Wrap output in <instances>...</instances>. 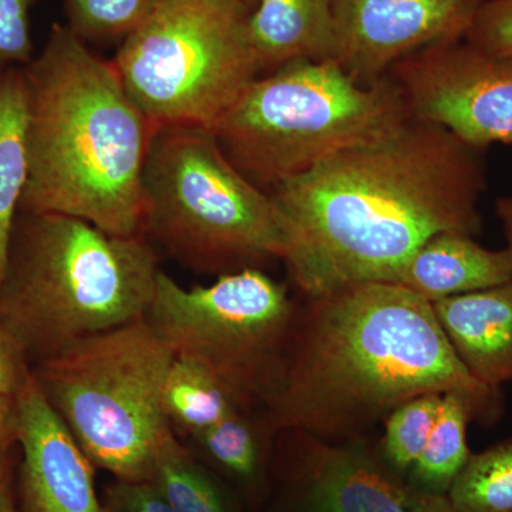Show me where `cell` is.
Returning <instances> with one entry per match:
<instances>
[{"mask_svg": "<svg viewBox=\"0 0 512 512\" xmlns=\"http://www.w3.org/2000/svg\"><path fill=\"white\" fill-rule=\"evenodd\" d=\"M29 174L19 212L143 237V173L156 126L113 62L55 23L25 67Z\"/></svg>", "mask_w": 512, "mask_h": 512, "instance_id": "3", "label": "cell"}, {"mask_svg": "<svg viewBox=\"0 0 512 512\" xmlns=\"http://www.w3.org/2000/svg\"><path fill=\"white\" fill-rule=\"evenodd\" d=\"M296 316L288 286L248 268L191 289L161 271L144 319L174 357L210 370L256 409L281 383Z\"/></svg>", "mask_w": 512, "mask_h": 512, "instance_id": "9", "label": "cell"}, {"mask_svg": "<svg viewBox=\"0 0 512 512\" xmlns=\"http://www.w3.org/2000/svg\"><path fill=\"white\" fill-rule=\"evenodd\" d=\"M104 512H175L150 481H119L107 485Z\"/></svg>", "mask_w": 512, "mask_h": 512, "instance_id": "27", "label": "cell"}, {"mask_svg": "<svg viewBox=\"0 0 512 512\" xmlns=\"http://www.w3.org/2000/svg\"><path fill=\"white\" fill-rule=\"evenodd\" d=\"M224 2L241 10L245 15L251 16L254 10L258 8L259 0H224Z\"/></svg>", "mask_w": 512, "mask_h": 512, "instance_id": "32", "label": "cell"}, {"mask_svg": "<svg viewBox=\"0 0 512 512\" xmlns=\"http://www.w3.org/2000/svg\"><path fill=\"white\" fill-rule=\"evenodd\" d=\"M163 0H64L74 35L89 42H126Z\"/></svg>", "mask_w": 512, "mask_h": 512, "instance_id": "23", "label": "cell"}, {"mask_svg": "<svg viewBox=\"0 0 512 512\" xmlns=\"http://www.w3.org/2000/svg\"><path fill=\"white\" fill-rule=\"evenodd\" d=\"M484 150L410 119L269 191L282 262L303 298L359 282H392L434 235L481 231Z\"/></svg>", "mask_w": 512, "mask_h": 512, "instance_id": "1", "label": "cell"}, {"mask_svg": "<svg viewBox=\"0 0 512 512\" xmlns=\"http://www.w3.org/2000/svg\"><path fill=\"white\" fill-rule=\"evenodd\" d=\"M19 512H104L94 464L40 389L35 375L16 396Z\"/></svg>", "mask_w": 512, "mask_h": 512, "instance_id": "13", "label": "cell"}, {"mask_svg": "<svg viewBox=\"0 0 512 512\" xmlns=\"http://www.w3.org/2000/svg\"><path fill=\"white\" fill-rule=\"evenodd\" d=\"M485 0H330L333 60L373 84L406 57L466 37Z\"/></svg>", "mask_w": 512, "mask_h": 512, "instance_id": "12", "label": "cell"}, {"mask_svg": "<svg viewBox=\"0 0 512 512\" xmlns=\"http://www.w3.org/2000/svg\"><path fill=\"white\" fill-rule=\"evenodd\" d=\"M431 393L463 394L481 424L503 412V392L468 373L431 302L400 285L359 282L298 309L284 376L264 413L276 433L345 441Z\"/></svg>", "mask_w": 512, "mask_h": 512, "instance_id": "2", "label": "cell"}, {"mask_svg": "<svg viewBox=\"0 0 512 512\" xmlns=\"http://www.w3.org/2000/svg\"><path fill=\"white\" fill-rule=\"evenodd\" d=\"M447 497L456 512H512V439L471 453Z\"/></svg>", "mask_w": 512, "mask_h": 512, "instance_id": "22", "label": "cell"}, {"mask_svg": "<svg viewBox=\"0 0 512 512\" xmlns=\"http://www.w3.org/2000/svg\"><path fill=\"white\" fill-rule=\"evenodd\" d=\"M29 362L26 350L0 320V393L16 397L22 392L33 375Z\"/></svg>", "mask_w": 512, "mask_h": 512, "instance_id": "28", "label": "cell"}, {"mask_svg": "<svg viewBox=\"0 0 512 512\" xmlns=\"http://www.w3.org/2000/svg\"><path fill=\"white\" fill-rule=\"evenodd\" d=\"M163 407L180 440L197 436L229 414L247 409L210 370L177 357L165 379Z\"/></svg>", "mask_w": 512, "mask_h": 512, "instance_id": "20", "label": "cell"}, {"mask_svg": "<svg viewBox=\"0 0 512 512\" xmlns=\"http://www.w3.org/2000/svg\"><path fill=\"white\" fill-rule=\"evenodd\" d=\"M497 217L503 224L504 235L507 238V249L512 256V197H501L495 202Z\"/></svg>", "mask_w": 512, "mask_h": 512, "instance_id": "30", "label": "cell"}, {"mask_svg": "<svg viewBox=\"0 0 512 512\" xmlns=\"http://www.w3.org/2000/svg\"><path fill=\"white\" fill-rule=\"evenodd\" d=\"M248 32L261 76L299 60H333L330 0H259Z\"/></svg>", "mask_w": 512, "mask_h": 512, "instance_id": "17", "label": "cell"}, {"mask_svg": "<svg viewBox=\"0 0 512 512\" xmlns=\"http://www.w3.org/2000/svg\"><path fill=\"white\" fill-rule=\"evenodd\" d=\"M36 0H0V72L33 60L30 13Z\"/></svg>", "mask_w": 512, "mask_h": 512, "instance_id": "25", "label": "cell"}, {"mask_svg": "<svg viewBox=\"0 0 512 512\" xmlns=\"http://www.w3.org/2000/svg\"><path fill=\"white\" fill-rule=\"evenodd\" d=\"M511 279L512 256L507 248L493 251L471 235L441 232L407 259L390 284L403 286L433 303Z\"/></svg>", "mask_w": 512, "mask_h": 512, "instance_id": "15", "label": "cell"}, {"mask_svg": "<svg viewBox=\"0 0 512 512\" xmlns=\"http://www.w3.org/2000/svg\"><path fill=\"white\" fill-rule=\"evenodd\" d=\"M299 437L275 457L271 488L255 512H456L447 495L421 491L387 466L365 437Z\"/></svg>", "mask_w": 512, "mask_h": 512, "instance_id": "10", "label": "cell"}, {"mask_svg": "<svg viewBox=\"0 0 512 512\" xmlns=\"http://www.w3.org/2000/svg\"><path fill=\"white\" fill-rule=\"evenodd\" d=\"M255 410H237L197 436L181 440L254 512L269 493L276 457V431L265 413Z\"/></svg>", "mask_w": 512, "mask_h": 512, "instance_id": "16", "label": "cell"}, {"mask_svg": "<svg viewBox=\"0 0 512 512\" xmlns=\"http://www.w3.org/2000/svg\"><path fill=\"white\" fill-rule=\"evenodd\" d=\"M143 204V237L200 274L264 269L284 256L271 195L239 173L211 128H156L144 165Z\"/></svg>", "mask_w": 512, "mask_h": 512, "instance_id": "6", "label": "cell"}, {"mask_svg": "<svg viewBox=\"0 0 512 512\" xmlns=\"http://www.w3.org/2000/svg\"><path fill=\"white\" fill-rule=\"evenodd\" d=\"M431 305L458 359L477 382L494 389L512 382V279Z\"/></svg>", "mask_w": 512, "mask_h": 512, "instance_id": "14", "label": "cell"}, {"mask_svg": "<svg viewBox=\"0 0 512 512\" xmlns=\"http://www.w3.org/2000/svg\"><path fill=\"white\" fill-rule=\"evenodd\" d=\"M387 76L410 119L437 124L471 146L512 144V60L488 55L466 40L406 57Z\"/></svg>", "mask_w": 512, "mask_h": 512, "instance_id": "11", "label": "cell"}, {"mask_svg": "<svg viewBox=\"0 0 512 512\" xmlns=\"http://www.w3.org/2000/svg\"><path fill=\"white\" fill-rule=\"evenodd\" d=\"M156 249L62 214L19 212L0 284V320L37 363L97 333L144 319Z\"/></svg>", "mask_w": 512, "mask_h": 512, "instance_id": "4", "label": "cell"}, {"mask_svg": "<svg viewBox=\"0 0 512 512\" xmlns=\"http://www.w3.org/2000/svg\"><path fill=\"white\" fill-rule=\"evenodd\" d=\"M15 443H18L16 397L0 393V481L12 477L10 451Z\"/></svg>", "mask_w": 512, "mask_h": 512, "instance_id": "29", "label": "cell"}, {"mask_svg": "<svg viewBox=\"0 0 512 512\" xmlns=\"http://www.w3.org/2000/svg\"><path fill=\"white\" fill-rule=\"evenodd\" d=\"M248 19L224 0H163L111 62L154 126L211 128L261 76Z\"/></svg>", "mask_w": 512, "mask_h": 512, "instance_id": "8", "label": "cell"}, {"mask_svg": "<svg viewBox=\"0 0 512 512\" xmlns=\"http://www.w3.org/2000/svg\"><path fill=\"white\" fill-rule=\"evenodd\" d=\"M28 107L25 67L0 72V284L13 228L28 183Z\"/></svg>", "mask_w": 512, "mask_h": 512, "instance_id": "18", "label": "cell"}, {"mask_svg": "<svg viewBox=\"0 0 512 512\" xmlns=\"http://www.w3.org/2000/svg\"><path fill=\"white\" fill-rule=\"evenodd\" d=\"M407 120L389 76L362 84L335 60H299L256 77L211 131L239 173L269 192Z\"/></svg>", "mask_w": 512, "mask_h": 512, "instance_id": "5", "label": "cell"}, {"mask_svg": "<svg viewBox=\"0 0 512 512\" xmlns=\"http://www.w3.org/2000/svg\"><path fill=\"white\" fill-rule=\"evenodd\" d=\"M443 394L414 397L397 407L384 420V434L379 443L380 456L387 466L406 478L429 440L440 412Z\"/></svg>", "mask_w": 512, "mask_h": 512, "instance_id": "24", "label": "cell"}, {"mask_svg": "<svg viewBox=\"0 0 512 512\" xmlns=\"http://www.w3.org/2000/svg\"><path fill=\"white\" fill-rule=\"evenodd\" d=\"M150 483L175 512H245L237 491L195 456L175 434L164 441Z\"/></svg>", "mask_w": 512, "mask_h": 512, "instance_id": "19", "label": "cell"}, {"mask_svg": "<svg viewBox=\"0 0 512 512\" xmlns=\"http://www.w3.org/2000/svg\"><path fill=\"white\" fill-rule=\"evenodd\" d=\"M0 512H19L12 477L0 481Z\"/></svg>", "mask_w": 512, "mask_h": 512, "instance_id": "31", "label": "cell"}, {"mask_svg": "<svg viewBox=\"0 0 512 512\" xmlns=\"http://www.w3.org/2000/svg\"><path fill=\"white\" fill-rule=\"evenodd\" d=\"M174 353L146 319L74 343L33 370L40 389L94 467L150 481L173 433L163 392Z\"/></svg>", "mask_w": 512, "mask_h": 512, "instance_id": "7", "label": "cell"}, {"mask_svg": "<svg viewBox=\"0 0 512 512\" xmlns=\"http://www.w3.org/2000/svg\"><path fill=\"white\" fill-rule=\"evenodd\" d=\"M477 421L474 404L463 394L446 393L426 446L407 471L406 480L426 493L447 495L458 473L471 456L467 426Z\"/></svg>", "mask_w": 512, "mask_h": 512, "instance_id": "21", "label": "cell"}, {"mask_svg": "<svg viewBox=\"0 0 512 512\" xmlns=\"http://www.w3.org/2000/svg\"><path fill=\"white\" fill-rule=\"evenodd\" d=\"M464 40L488 55L512 60V0H485Z\"/></svg>", "mask_w": 512, "mask_h": 512, "instance_id": "26", "label": "cell"}]
</instances>
